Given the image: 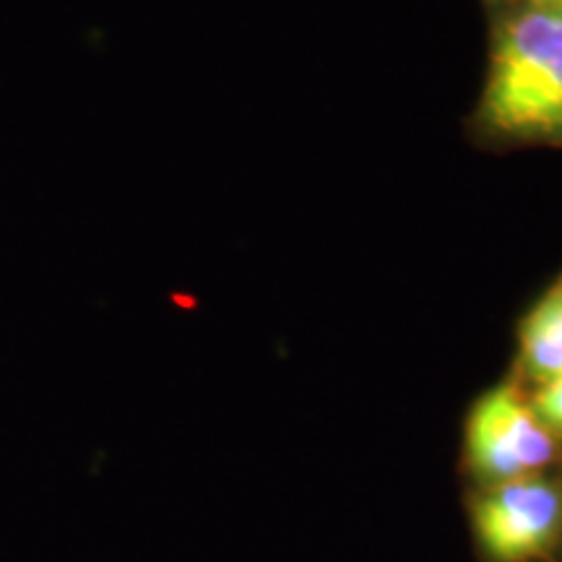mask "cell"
I'll return each instance as SVG.
<instances>
[{
    "instance_id": "obj_1",
    "label": "cell",
    "mask_w": 562,
    "mask_h": 562,
    "mask_svg": "<svg viewBox=\"0 0 562 562\" xmlns=\"http://www.w3.org/2000/svg\"><path fill=\"white\" fill-rule=\"evenodd\" d=\"M482 117L505 136L562 133V11L533 9L505 26L492 55Z\"/></svg>"
},
{
    "instance_id": "obj_4",
    "label": "cell",
    "mask_w": 562,
    "mask_h": 562,
    "mask_svg": "<svg viewBox=\"0 0 562 562\" xmlns=\"http://www.w3.org/2000/svg\"><path fill=\"white\" fill-rule=\"evenodd\" d=\"M521 362L537 383L562 372V277L547 290L521 323Z\"/></svg>"
},
{
    "instance_id": "obj_3",
    "label": "cell",
    "mask_w": 562,
    "mask_h": 562,
    "mask_svg": "<svg viewBox=\"0 0 562 562\" xmlns=\"http://www.w3.org/2000/svg\"><path fill=\"white\" fill-rule=\"evenodd\" d=\"M469 472L482 484L539 474L558 453L554 435L542 425L513 383H501L472 406L463 435Z\"/></svg>"
},
{
    "instance_id": "obj_5",
    "label": "cell",
    "mask_w": 562,
    "mask_h": 562,
    "mask_svg": "<svg viewBox=\"0 0 562 562\" xmlns=\"http://www.w3.org/2000/svg\"><path fill=\"white\" fill-rule=\"evenodd\" d=\"M531 409L539 419H542L547 430L562 438V372L560 375L550 378V381L539 383V391L537 396H533Z\"/></svg>"
},
{
    "instance_id": "obj_2",
    "label": "cell",
    "mask_w": 562,
    "mask_h": 562,
    "mask_svg": "<svg viewBox=\"0 0 562 562\" xmlns=\"http://www.w3.org/2000/svg\"><path fill=\"white\" fill-rule=\"evenodd\" d=\"M476 547L487 562H533L562 542V484L542 474L484 484L472 501Z\"/></svg>"
}]
</instances>
